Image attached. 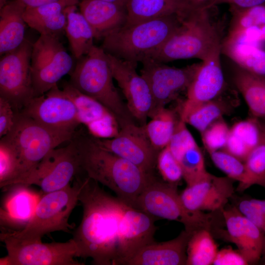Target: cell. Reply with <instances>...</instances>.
I'll return each instance as SVG.
<instances>
[{
	"instance_id": "7c38bea8",
	"label": "cell",
	"mask_w": 265,
	"mask_h": 265,
	"mask_svg": "<svg viewBox=\"0 0 265 265\" xmlns=\"http://www.w3.org/2000/svg\"><path fill=\"white\" fill-rule=\"evenodd\" d=\"M32 46L25 38L16 49L1 56L0 97L10 102L15 112L35 97L31 74Z\"/></svg>"
},
{
	"instance_id": "52a82bcc",
	"label": "cell",
	"mask_w": 265,
	"mask_h": 265,
	"mask_svg": "<svg viewBox=\"0 0 265 265\" xmlns=\"http://www.w3.org/2000/svg\"><path fill=\"white\" fill-rule=\"evenodd\" d=\"M211 8L192 9L177 30L144 59L164 63L189 58L204 60L222 41L219 30L210 20Z\"/></svg>"
},
{
	"instance_id": "7a4b0ae2",
	"label": "cell",
	"mask_w": 265,
	"mask_h": 265,
	"mask_svg": "<svg viewBox=\"0 0 265 265\" xmlns=\"http://www.w3.org/2000/svg\"><path fill=\"white\" fill-rule=\"evenodd\" d=\"M74 139L82 172L136 208L138 197L154 174L147 173L134 164L105 149L89 133Z\"/></svg>"
},
{
	"instance_id": "60d3db41",
	"label": "cell",
	"mask_w": 265,
	"mask_h": 265,
	"mask_svg": "<svg viewBox=\"0 0 265 265\" xmlns=\"http://www.w3.org/2000/svg\"><path fill=\"white\" fill-rule=\"evenodd\" d=\"M16 112L7 100L0 97V136L7 134L12 129Z\"/></svg>"
},
{
	"instance_id": "1f68e13d",
	"label": "cell",
	"mask_w": 265,
	"mask_h": 265,
	"mask_svg": "<svg viewBox=\"0 0 265 265\" xmlns=\"http://www.w3.org/2000/svg\"><path fill=\"white\" fill-rule=\"evenodd\" d=\"M65 11L67 16L65 32L72 53L79 59L94 46V33L82 14L76 11V5L67 6Z\"/></svg>"
},
{
	"instance_id": "484cf974",
	"label": "cell",
	"mask_w": 265,
	"mask_h": 265,
	"mask_svg": "<svg viewBox=\"0 0 265 265\" xmlns=\"http://www.w3.org/2000/svg\"><path fill=\"white\" fill-rule=\"evenodd\" d=\"M238 105L237 92L227 87L217 97L194 109L183 120L201 134L212 123L231 113Z\"/></svg>"
},
{
	"instance_id": "f546056e",
	"label": "cell",
	"mask_w": 265,
	"mask_h": 265,
	"mask_svg": "<svg viewBox=\"0 0 265 265\" xmlns=\"http://www.w3.org/2000/svg\"><path fill=\"white\" fill-rule=\"evenodd\" d=\"M221 53L239 68L265 77V50L260 48L258 45L225 38L222 42Z\"/></svg>"
},
{
	"instance_id": "7402d4cb",
	"label": "cell",
	"mask_w": 265,
	"mask_h": 265,
	"mask_svg": "<svg viewBox=\"0 0 265 265\" xmlns=\"http://www.w3.org/2000/svg\"><path fill=\"white\" fill-rule=\"evenodd\" d=\"M6 188L10 189L0 209V225L4 228L2 230H20L33 217L43 193L23 185Z\"/></svg>"
},
{
	"instance_id": "6da1fadb",
	"label": "cell",
	"mask_w": 265,
	"mask_h": 265,
	"mask_svg": "<svg viewBox=\"0 0 265 265\" xmlns=\"http://www.w3.org/2000/svg\"><path fill=\"white\" fill-rule=\"evenodd\" d=\"M79 201L83 208L82 218L72 238L77 257L90 258L96 265H124L130 257L132 208L87 176Z\"/></svg>"
},
{
	"instance_id": "e0dca14e",
	"label": "cell",
	"mask_w": 265,
	"mask_h": 265,
	"mask_svg": "<svg viewBox=\"0 0 265 265\" xmlns=\"http://www.w3.org/2000/svg\"><path fill=\"white\" fill-rule=\"evenodd\" d=\"M95 138L105 149L134 164L147 173L154 174L159 152L151 144L144 126L128 124L121 127L114 137Z\"/></svg>"
},
{
	"instance_id": "e575fe53",
	"label": "cell",
	"mask_w": 265,
	"mask_h": 265,
	"mask_svg": "<svg viewBox=\"0 0 265 265\" xmlns=\"http://www.w3.org/2000/svg\"><path fill=\"white\" fill-rule=\"evenodd\" d=\"M215 165L227 176L239 183L238 191L249 188L248 176L244 162L224 149L209 153Z\"/></svg>"
},
{
	"instance_id": "30bf717a",
	"label": "cell",
	"mask_w": 265,
	"mask_h": 265,
	"mask_svg": "<svg viewBox=\"0 0 265 265\" xmlns=\"http://www.w3.org/2000/svg\"><path fill=\"white\" fill-rule=\"evenodd\" d=\"M80 172L74 138L67 146L52 150L29 172L9 182L3 188L16 185H34L40 188L43 193H47L65 187Z\"/></svg>"
},
{
	"instance_id": "74e56055",
	"label": "cell",
	"mask_w": 265,
	"mask_h": 265,
	"mask_svg": "<svg viewBox=\"0 0 265 265\" xmlns=\"http://www.w3.org/2000/svg\"><path fill=\"white\" fill-rule=\"evenodd\" d=\"M235 206L259 229L262 235L264 250L261 263L265 264V200L246 198L238 200Z\"/></svg>"
},
{
	"instance_id": "ab89813d",
	"label": "cell",
	"mask_w": 265,
	"mask_h": 265,
	"mask_svg": "<svg viewBox=\"0 0 265 265\" xmlns=\"http://www.w3.org/2000/svg\"><path fill=\"white\" fill-rule=\"evenodd\" d=\"M230 129L222 118L212 123L201 133L204 146L209 153L225 147Z\"/></svg>"
},
{
	"instance_id": "9a60e30c",
	"label": "cell",
	"mask_w": 265,
	"mask_h": 265,
	"mask_svg": "<svg viewBox=\"0 0 265 265\" xmlns=\"http://www.w3.org/2000/svg\"><path fill=\"white\" fill-rule=\"evenodd\" d=\"M106 53L113 78L124 95L129 110L137 124L145 126L153 106L152 96L147 81L137 73L136 63Z\"/></svg>"
},
{
	"instance_id": "d590c367",
	"label": "cell",
	"mask_w": 265,
	"mask_h": 265,
	"mask_svg": "<svg viewBox=\"0 0 265 265\" xmlns=\"http://www.w3.org/2000/svg\"><path fill=\"white\" fill-rule=\"evenodd\" d=\"M231 19L227 36L240 33L250 27L265 24V5L248 8L229 6Z\"/></svg>"
},
{
	"instance_id": "5bb4252c",
	"label": "cell",
	"mask_w": 265,
	"mask_h": 265,
	"mask_svg": "<svg viewBox=\"0 0 265 265\" xmlns=\"http://www.w3.org/2000/svg\"><path fill=\"white\" fill-rule=\"evenodd\" d=\"M19 112L53 129L75 131L80 125L74 103L57 85L33 98Z\"/></svg>"
},
{
	"instance_id": "bcb514c9",
	"label": "cell",
	"mask_w": 265,
	"mask_h": 265,
	"mask_svg": "<svg viewBox=\"0 0 265 265\" xmlns=\"http://www.w3.org/2000/svg\"><path fill=\"white\" fill-rule=\"evenodd\" d=\"M104 1L113 2L117 4L120 6L125 7L128 0H103Z\"/></svg>"
},
{
	"instance_id": "3957f363",
	"label": "cell",
	"mask_w": 265,
	"mask_h": 265,
	"mask_svg": "<svg viewBox=\"0 0 265 265\" xmlns=\"http://www.w3.org/2000/svg\"><path fill=\"white\" fill-rule=\"evenodd\" d=\"M136 208L156 220L180 222L190 233L206 229L213 236H216L225 224L222 212H205L187 209L177 191V185L160 181L155 175L138 197Z\"/></svg>"
},
{
	"instance_id": "8d00e7d4",
	"label": "cell",
	"mask_w": 265,
	"mask_h": 265,
	"mask_svg": "<svg viewBox=\"0 0 265 265\" xmlns=\"http://www.w3.org/2000/svg\"><path fill=\"white\" fill-rule=\"evenodd\" d=\"M244 162L248 176V187L258 185L265 188V121L264 120L260 140Z\"/></svg>"
},
{
	"instance_id": "f35d334b",
	"label": "cell",
	"mask_w": 265,
	"mask_h": 265,
	"mask_svg": "<svg viewBox=\"0 0 265 265\" xmlns=\"http://www.w3.org/2000/svg\"><path fill=\"white\" fill-rule=\"evenodd\" d=\"M157 167L164 181L176 185L183 178L182 167L167 146L159 151Z\"/></svg>"
},
{
	"instance_id": "d4e9b609",
	"label": "cell",
	"mask_w": 265,
	"mask_h": 265,
	"mask_svg": "<svg viewBox=\"0 0 265 265\" xmlns=\"http://www.w3.org/2000/svg\"><path fill=\"white\" fill-rule=\"evenodd\" d=\"M125 26L177 14L186 17L192 10L186 0H128Z\"/></svg>"
},
{
	"instance_id": "8fae6325",
	"label": "cell",
	"mask_w": 265,
	"mask_h": 265,
	"mask_svg": "<svg viewBox=\"0 0 265 265\" xmlns=\"http://www.w3.org/2000/svg\"><path fill=\"white\" fill-rule=\"evenodd\" d=\"M73 60L58 36L40 35L33 43L31 74L35 97L51 90L72 71Z\"/></svg>"
},
{
	"instance_id": "4dcf8cb0",
	"label": "cell",
	"mask_w": 265,
	"mask_h": 265,
	"mask_svg": "<svg viewBox=\"0 0 265 265\" xmlns=\"http://www.w3.org/2000/svg\"><path fill=\"white\" fill-rule=\"evenodd\" d=\"M234 81L244 99L251 116L265 119V77L239 67L234 74Z\"/></svg>"
},
{
	"instance_id": "7dc6e473",
	"label": "cell",
	"mask_w": 265,
	"mask_h": 265,
	"mask_svg": "<svg viewBox=\"0 0 265 265\" xmlns=\"http://www.w3.org/2000/svg\"><path fill=\"white\" fill-rule=\"evenodd\" d=\"M8 1V0H0V9L4 6Z\"/></svg>"
},
{
	"instance_id": "277c9868",
	"label": "cell",
	"mask_w": 265,
	"mask_h": 265,
	"mask_svg": "<svg viewBox=\"0 0 265 265\" xmlns=\"http://www.w3.org/2000/svg\"><path fill=\"white\" fill-rule=\"evenodd\" d=\"M70 73L69 83L81 93L99 101L116 117L120 128L137 123L113 82L106 52L94 45Z\"/></svg>"
},
{
	"instance_id": "d6a6232c",
	"label": "cell",
	"mask_w": 265,
	"mask_h": 265,
	"mask_svg": "<svg viewBox=\"0 0 265 265\" xmlns=\"http://www.w3.org/2000/svg\"><path fill=\"white\" fill-rule=\"evenodd\" d=\"M144 128L153 147L158 152L167 147L173 135L180 115L166 107L156 112Z\"/></svg>"
},
{
	"instance_id": "4fadbf2b",
	"label": "cell",
	"mask_w": 265,
	"mask_h": 265,
	"mask_svg": "<svg viewBox=\"0 0 265 265\" xmlns=\"http://www.w3.org/2000/svg\"><path fill=\"white\" fill-rule=\"evenodd\" d=\"M140 75L147 81L153 99L150 118L156 112L166 107L182 92L186 91L201 62L182 68L171 67L164 63L145 59L141 62Z\"/></svg>"
},
{
	"instance_id": "8992f818",
	"label": "cell",
	"mask_w": 265,
	"mask_h": 265,
	"mask_svg": "<svg viewBox=\"0 0 265 265\" xmlns=\"http://www.w3.org/2000/svg\"><path fill=\"white\" fill-rule=\"evenodd\" d=\"M75 131L53 129L23 114L16 112L11 130L1 137L15 157L17 179L32 169L48 153L59 145L74 138Z\"/></svg>"
},
{
	"instance_id": "b9f144b4",
	"label": "cell",
	"mask_w": 265,
	"mask_h": 265,
	"mask_svg": "<svg viewBox=\"0 0 265 265\" xmlns=\"http://www.w3.org/2000/svg\"><path fill=\"white\" fill-rule=\"evenodd\" d=\"M215 265H248L242 255L231 248H225L218 251L213 263Z\"/></svg>"
},
{
	"instance_id": "4316f807",
	"label": "cell",
	"mask_w": 265,
	"mask_h": 265,
	"mask_svg": "<svg viewBox=\"0 0 265 265\" xmlns=\"http://www.w3.org/2000/svg\"><path fill=\"white\" fill-rule=\"evenodd\" d=\"M26 8L19 0H10L0 9V56L16 49L25 39Z\"/></svg>"
},
{
	"instance_id": "ee69618b",
	"label": "cell",
	"mask_w": 265,
	"mask_h": 265,
	"mask_svg": "<svg viewBox=\"0 0 265 265\" xmlns=\"http://www.w3.org/2000/svg\"><path fill=\"white\" fill-rule=\"evenodd\" d=\"M26 7H35L53 2H63L69 5H77L81 0H18Z\"/></svg>"
},
{
	"instance_id": "7bdbcfd3",
	"label": "cell",
	"mask_w": 265,
	"mask_h": 265,
	"mask_svg": "<svg viewBox=\"0 0 265 265\" xmlns=\"http://www.w3.org/2000/svg\"><path fill=\"white\" fill-rule=\"evenodd\" d=\"M223 3H226L230 6L238 8H248L265 5V0H214L211 7Z\"/></svg>"
},
{
	"instance_id": "603a6c76",
	"label": "cell",
	"mask_w": 265,
	"mask_h": 265,
	"mask_svg": "<svg viewBox=\"0 0 265 265\" xmlns=\"http://www.w3.org/2000/svg\"><path fill=\"white\" fill-rule=\"evenodd\" d=\"M192 233L182 231L174 238L146 245L125 265H186V248Z\"/></svg>"
},
{
	"instance_id": "f1b7e54d",
	"label": "cell",
	"mask_w": 265,
	"mask_h": 265,
	"mask_svg": "<svg viewBox=\"0 0 265 265\" xmlns=\"http://www.w3.org/2000/svg\"><path fill=\"white\" fill-rule=\"evenodd\" d=\"M263 120L251 116L236 123L230 129L228 139L223 149L244 161L260 140Z\"/></svg>"
},
{
	"instance_id": "2e32d148",
	"label": "cell",
	"mask_w": 265,
	"mask_h": 265,
	"mask_svg": "<svg viewBox=\"0 0 265 265\" xmlns=\"http://www.w3.org/2000/svg\"><path fill=\"white\" fill-rule=\"evenodd\" d=\"M222 41L217 43L202 61L186 93V98L179 109L181 119L203 103L221 94L227 88L221 67Z\"/></svg>"
},
{
	"instance_id": "ffe728a7",
	"label": "cell",
	"mask_w": 265,
	"mask_h": 265,
	"mask_svg": "<svg viewBox=\"0 0 265 265\" xmlns=\"http://www.w3.org/2000/svg\"><path fill=\"white\" fill-rule=\"evenodd\" d=\"M222 214L226 228L223 239L234 243L248 265L260 263L264 243L257 227L235 205H227Z\"/></svg>"
},
{
	"instance_id": "9c48e42d",
	"label": "cell",
	"mask_w": 265,
	"mask_h": 265,
	"mask_svg": "<svg viewBox=\"0 0 265 265\" xmlns=\"http://www.w3.org/2000/svg\"><path fill=\"white\" fill-rule=\"evenodd\" d=\"M0 239L7 255L0 260V265H81L75 258L78 249L73 238L65 242L44 243L42 240L18 238L9 231L2 230Z\"/></svg>"
},
{
	"instance_id": "f6af8a7d",
	"label": "cell",
	"mask_w": 265,
	"mask_h": 265,
	"mask_svg": "<svg viewBox=\"0 0 265 265\" xmlns=\"http://www.w3.org/2000/svg\"><path fill=\"white\" fill-rule=\"evenodd\" d=\"M258 32L259 41H265V24L258 26Z\"/></svg>"
},
{
	"instance_id": "ba28073f",
	"label": "cell",
	"mask_w": 265,
	"mask_h": 265,
	"mask_svg": "<svg viewBox=\"0 0 265 265\" xmlns=\"http://www.w3.org/2000/svg\"><path fill=\"white\" fill-rule=\"evenodd\" d=\"M83 179L76 176L72 186L43 193L27 225L20 230L9 231L18 238L28 240H41L45 235L56 231L71 233L73 226L69 218L79 201Z\"/></svg>"
},
{
	"instance_id": "d6986e66",
	"label": "cell",
	"mask_w": 265,
	"mask_h": 265,
	"mask_svg": "<svg viewBox=\"0 0 265 265\" xmlns=\"http://www.w3.org/2000/svg\"><path fill=\"white\" fill-rule=\"evenodd\" d=\"M62 89L74 103L80 124L91 136L100 139L114 137L120 127L115 115L99 101L81 93L69 82H64Z\"/></svg>"
},
{
	"instance_id": "83f0119b",
	"label": "cell",
	"mask_w": 265,
	"mask_h": 265,
	"mask_svg": "<svg viewBox=\"0 0 265 265\" xmlns=\"http://www.w3.org/2000/svg\"><path fill=\"white\" fill-rule=\"evenodd\" d=\"M69 5L63 2L26 7L23 17L27 25L40 35L59 37L67 24L65 8Z\"/></svg>"
},
{
	"instance_id": "cb8c5ba5",
	"label": "cell",
	"mask_w": 265,
	"mask_h": 265,
	"mask_svg": "<svg viewBox=\"0 0 265 265\" xmlns=\"http://www.w3.org/2000/svg\"><path fill=\"white\" fill-rule=\"evenodd\" d=\"M80 12L92 29L95 39L124 26L127 22L125 7L103 0H81Z\"/></svg>"
},
{
	"instance_id": "5b68a950",
	"label": "cell",
	"mask_w": 265,
	"mask_h": 265,
	"mask_svg": "<svg viewBox=\"0 0 265 265\" xmlns=\"http://www.w3.org/2000/svg\"><path fill=\"white\" fill-rule=\"evenodd\" d=\"M183 19L172 14L124 25L106 35L102 48L121 59L141 62L177 30Z\"/></svg>"
},
{
	"instance_id": "ac0fdd59",
	"label": "cell",
	"mask_w": 265,
	"mask_h": 265,
	"mask_svg": "<svg viewBox=\"0 0 265 265\" xmlns=\"http://www.w3.org/2000/svg\"><path fill=\"white\" fill-rule=\"evenodd\" d=\"M236 182L228 176L218 177L208 173L187 186L180 195L188 210L192 212H222L235 192Z\"/></svg>"
},
{
	"instance_id": "44dd1931",
	"label": "cell",
	"mask_w": 265,
	"mask_h": 265,
	"mask_svg": "<svg viewBox=\"0 0 265 265\" xmlns=\"http://www.w3.org/2000/svg\"><path fill=\"white\" fill-rule=\"evenodd\" d=\"M186 123L181 118L168 145L179 161L187 186L204 177L209 172L206 169L202 152Z\"/></svg>"
},
{
	"instance_id": "836d02e7",
	"label": "cell",
	"mask_w": 265,
	"mask_h": 265,
	"mask_svg": "<svg viewBox=\"0 0 265 265\" xmlns=\"http://www.w3.org/2000/svg\"><path fill=\"white\" fill-rule=\"evenodd\" d=\"M218 252L217 245L212 233L201 229L193 232L188 240L186 265H210Z\"/></svg>"
}]
</instances>
